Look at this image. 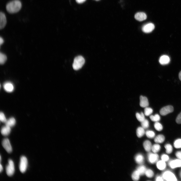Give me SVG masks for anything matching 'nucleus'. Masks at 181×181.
I'll use <instances>...</instances> for the list:
<instances>
[{
  "label": "nucleus",
  "mask_w": 181,
  "mask_h": 181,
  "mask_svg": "<svg viewBox=\"0 0 181 181\" xmlns=\"http://www.w3.org/2000/svg\"><path fill=\"white\" fill-rule=\"evenodd\" d=\"M169 165L172 168L181 167V160L175 159L171 160L169 162Z\"/></svg>",
  "instance_id": "10"
},
{
  "label": "nucleus",
  "mask_w": 181,
  "mask_h": 181,
  "mask_svg": "<svg viewBox=\"0 0 181 181\" xmlns=\"http://www.w3.org/2000/svg\"><path fill=\"white\" fill-rule=\"evenodd\" d=\"M2 145L4 148L9 153H11L12 151V148L10 141L8 139H4L2 142Z\"/></svg>",
  "instance_id": "6"
},
{
  "label": "nucleus",
  "mask_w": 181,
  "mask_h": 181,
  "mask_svg": "<svg viewBox=\"0 0 181 181\" xmlns=\"http://www.w3.org/2000/svg\"><path fill=\"white\" fill-rule=\"evenodd\" d=\"M163 178L162 177L160 176H158L156 177V180L158 181H163Z\"/></svg>",
  "instance_id": "40"
},
{
  "label": "nucleus",
  "mask_w": 181,
  "mask_h": 181,
  "mask_svg": "<svg viewBox=\"0 0 181 181\" xmlns=\"http://www.w3.org/2000/svg\"><path fill=\"white\" fill-rule=\"evenodd\" d=\"M28 164L27 158L24 156H22L20 158L19 168L22 173L25 172L26 170Z\"/></svg>",
  "instance_id": "3"
},
{
  "label": "nucleus",
  "mask_w": 181,
  "mask_h": 181,
  "mask_svg": "<svg viewBox=\"0 0 181 181\" xmlns=\"http://www.w3.org/2000/svg\"><path fill=\"white\" fill-rule=\"evenodd\" d=\"M141 122L142 127L144 129L147 128L149 127V123L147 119H145Z\"/></svg>",
  "instance_id": "34"
},
{
  "label": "nucleus",
  "mask_w": 181,
  "mask_h": 181,
  "mask_svg": "<svg viewBox=\"0 0 181 181\" xmlns=\"http://www.w3.org/2000/svg\"><path fill=\"white\" fill-rule=\"evenodd\" d=\"M4 87L5 90L8 92H12L14 89V87L13 84L9 82L4 83Z\"/></svg>",
  "instance_id": "15"
},
{
  "label": "nucleus",
  "mask_w": 181,
  "mask_h": 181,
  "mask_svg": "<svg viewBox=\"0 0 181 181\" xmlns=\"http://www.w3.org/2000/svg\"><path fill=\"white\" fill-rule=\"evenodd\" d=\"M148 158L149 162L153 164L158 161L159 156L155 153H150L148 154Z\"/></svg>",
  "instance_id": "9"
},
{
  "label": "nucleus",
  "mask_w": 181,
  "mask_h": 181,
  "mask_svg": "<svg viewBox=\"0 0 181 181\" xmlns=\"http://www.w3.org/2000/svg\"><path fill=\"white\" fill-rule=\"evenodd\" d=\"M96 0V1H99V0Z\"/></svg>",
  "instance_id": "47"
},
{
  "label": "nucleus",
  "mask_w": 181,
  "mask_h": 181,
  "mask_svg": "<svg viewBox=\"0 0 181 181\" xmlns=\"http://www.w3.org/2000/svg\"><path fill=\"white\" fill-rule=\"evenodd\" d=\"M4 42V40L1 37L0 38V45H1Z\"/></svg>",
  "instance_id": "42"
},
{
  "label": "nucleus",
  "mask_w": 181,
  "mask_h": 181,
  "mask_svg": "<svg viewBox=\"0 0 181 181\" xmlns=\"http://www.w3.org/2000/svg\"><path fill=\"white\" fill-rule=\"evenodd\" d=\"M146 134L147 136L150 138H154L155 135L154 132L152 130H148L146 132Z\"/></svg>",
  "instance_id": "33"
},
{
  "label": "nucleus",
  "mask_w": 181,
  "mask_h": 181,
  "mask_svg": "<svg viewBox=\"0 0 181 181\" xmlns=\"http://www.w3.org/2000/svg\"><path fill=\"white\" fill-rule=\"evenodd\" d=\"M7 60L6 56L4 54L1 53L0 54V63L1 64H4Z\"/></svg>",
  "instance_id": "30"
},
{
  "label": "nucleus",
  "mask_w": 181,
  "mask_h": 181,
  "mask_svg": "<svg viewBox=\"0 0 181 181\" xmlns=\"http://www.w3.org/2000/svg\"><path fill=\"white\" fill-rule=\"evenodd\" d=\"M6 171L7 174L9 176H12L15 172V168L14 162L13 161L9 159L8 161V164L6 166Z\"/></svg>",
  "instance_id": "4"
},
{
  "label": "nucleus",
  "mask_w": 181,
  "mask_h": 181,
  "mask_svg": "<svg viewBox=\"0 0 181 181\" xmlns=\"http://www.w3.org/2000/svg\"><path fill=\"white\" fill-rule=\"evenodd\" d=\"M140 175L137 170L134 171L131 175V177L132 180L134 181H137L139 180Z\"/></svg>",
  "instance_id": "25"
},
{
  "label": "nucleus",
  "mask_w": 181,
  "mask_h": 181,
  "mask_svg": "<svg viewBox=\"0 0 181 181\" xmlns=\"http://www.w3.org/2000/svg\"><path fill=\"white\" fill-rule=\"evenodd\" d=\"M135 159L137 163L141 164L143 163L144 158L142 155L141 154H138L135 156Z\"/></svg>",
  "instance_id": "20"
},
{
  "label": "nucleus",
  "mask_w": 181,
  "mask_h": 181,
  "mask_svg": "<svg viewBox=\"0 0 181 181\" xmlns=\"http://www.w3.org/2000/svg\"><path fill=\"white\" fill-rule=\"evenodd\" d=\"M146 170L145 166L142 165L138 167L137 170L138 171L140 175H143L145 174Z\"/></svg>",
  "instance_id": "23"
},
{
  "label": "nucleus",
  "mask_w": 181,
  "mask_h": 181,
  "mask_svg": "<svg viewBox=\"0 0 181 181\" xmlns=\"http://www.w3.org/2000/svg\"><path fill=\"white\" fill-rule=\"evenodd\" d=\"M145 174L148 177L151 178L152 177L154 174V173L152 170L149 169H147Z\"/></svg>",
  "instance_id": "35"
},
{
  "label": "nucleus",
  "mask_w": 181,
  "mask_h": 181,
  "mask_svg": "<svg viewBox=\"0 0 181 181\" xmlns=\"http://www.w3.org/2000/svg\"><path fill=\"white\" fill-rule=\"evenodd\" d=\"M22 7L21 2L18 0H14L8 3L6 6L7 11L11 13H13L18 12Z\"/></svg>",
  "instance_id": "1"
},
{
  "label": "nucleus",
  "mask_w": 181,
  "mask_h": 181,
  "mask_svg": "<svg viewBox=\"0 0 181 181\" xmlns=\"http://www.w3.org/2000/svg\"><path fill=\"white\" fill-rule=\"evenodd\" d=\"M176 121L178 124H181V112L177 117L176 119Z\"/></svg>",
  "instance_id": "38"
},
{
  "label": "nucleus",
  "mask_w": 181,
  "mask_h": 181,
  "mask_svg": "<svg viewBox=\"0 0 181 181\" xmlns=\"http://www.w3.org/2000/svg\"><path fill=\"white\" fill-rule=\"evenodd\" d=\"M174 146L177 149L181 148V139H178L175 140L174 143Z\"/></svg>",
  "instance_id": "31"
},
{
  "label": "nucleus",
  "mask_w": 181,
  "mask_h": 181,
  "mask_svg": "<svg viewBox=\"0 0 181 181\" xmlns=\"http://www.w3.org/2000/svg\"><path fill=\"white\" fill-rule=\"evenodd\" d=\"M136 132L138 137L141 138L142 137L145 133L144 129L142 127H139L137 129Z\"/></svg>",
  "instance_id": "22"
},
{
  "label": "nucleus",
  "mask_w": 181,
  "mask_h": 181,
  "mask_svg": "<svg viewBox=\"0 0 181 181\" xmlns=\"http://www.w3.org/2000/svg\"><path fill=\"white\" fill-rule=\"evenodd\" d=\"M179 79L181 81V71L179 72Z\"/></svg>",
  "instance_id": "44"
},
{
  "label": "nucleus",
  "mask_w": 181,
  "mask_h": 181,
  "mask_svg": "<svg viewBox=\"0 0 181 181\" xmlns=\"http://www.w3.org/2000/svg\"><path fill=\"white\" fill-rule=\"evenodd\" d=\"M165 139L164 136L163 135L159 134L155 137L154 141L156 143H161L164 142Z\"/></svg>",
  "instance_id": "21"
},
{
  "label": "nucleus",
  "mask_w": 181,
  "mask_h": 181,
  "mask_svg": "<svg viewBox=\"0 0 181 181\" xmlns=\"http://www.w3.org/2000/svg\"><path fill=\"white\" fill-rule=\"evenodd\" d=\"M170 59L167 56L163 55L161 56L159 60L160 63L161 65H165L168 64L169 62Z\"/></svg>",
  "instance_id": "14"
},
{
  "label": "nucleus",
  "mask_w": 181,
  "mask_h": 181,
  "mask_svg": "<svg viewBox=\"0 0 181 181\" xmlns=\"http://www.w3.org/2000/svg\"><path fill=\"white\" fill-rule=\"evenodd\" d=\"M162 177L164 179L167 181L177 180V178L175 175L169 171L164 172L162 174Z\"/></svg>",
  "instance_id": "5"
},
{
  "label": "nucleus",
  "mask_w": 181,
  "mask_h": 181,
  "mask_svg": "<svg viewBox=\"0 0 181 181\" xmlns=\"http://www.w3.org/2000/svg\"><path fill=\"white\" fill-rule=\"evenodd\" d=\"M165 162L162 160L158 161L156 164L157 168L161 170L164 169L166 167V164Z\"/></svg>",
  "instance_id": "19"
},
{
  "label": "nucleus",
  "mask_w": 181,
  "mask_h": 181,
  "mask_svg": "<svg viewBox=\"0 0 181 181\" xmlns=\"http://www.w3.org/2000/svg\"><path fill=\"white\" fill-rule=\"evenodd\" d=\"M136 117L137 120L141 122L145 119V114L142 112L140 113H137L136 114Z\"/></svg>",
  "instance_id": "24"
},
{
  "label": "nucleus",
  "mask_w": 181,
  "mask_h": 181,
  "mask_svg": "<svg viewBox=\"0 0 181 181\" xmlns=\"http://www.w3.org/2000/svg\"><path fill=\"white\" fill-rule=\"evenodd\" d=\"M175 154L177 158L181 160V151L177 152Z\"/></svg>",
  "instance_id": "39"
},
{
  "label": "nucleus",
  "mask_w": 181,
  "mask_h": 181,
  "mask_svg": "<svg viewBox=\"0 0 181 181\" xmlns=\"http://www.w3.org/2000/svg\"><path fill=\"white\" fill-rule=\"evenodd\" d=\"M0 172H1L3 170V168L2 165L1 164H0Z\"/></svg>",
  "instance_id": "43"
},
{
  "label": "nucleus",
  "mask_w": 181,
  "mask_h": 181,
  "mask_svg": "<svg viewBox=\"0 0 181 181\" xmlns=\"http://www.w3.org/2000/svg\"><path fill=\"white\" fill-rule=\"evenodd\" d=\"M162 160L165 161H167L169 159L168 156L165 154H163L162 155L161 157Z\"/></svg>",
  "instance_id": "37"
},
{
  "label": "nucleus",
  "mask_w": 181,
  "mask_h": 181,
  "mask_svg": "<svg viewBox=\"0 0 181 181\" xmlns=\"http://www.w3.org/2000/svg\"><path fill=\"white\" fill-rule=\"evenodd\" d=\"M140 106L143 108L148 107L149 106V103L147 98L142 96L140 97Z\"/></svg>",
  "instance_id": "11"
},
{
  "label": "nucleus",
  "mask_w": 181,
  "mask_h": 181,
  "mask_svg": "<svg viewBox=\"0 0 181 181\" xmlns=\"http://www.w3.org/2000/svg\"><path fill=\"white\" fill-rule=\"evenodd\" d=\"M154 127L156 130L159 131H161L163 129L162 125L158 122H156L155 123Z\"/></svg>",
  "instance_id": "32"
},
{
  "label": "nucleus",
  "mask_w": 181,
  "mask_h": 181,
  "mask_svg": "<svg viewBox=\"0 0 181 181\" xmlns=\"http://www.w3.org/2000/svg\"><path fill=\"white\" fill-rule=\"evenodd\" d=\"M147 15L144 13L139 12L136 13L135 15V18L139 21H142L147 18Z\"/></svg>",
  "instance_id": "13"
},
{
  "label": "nucleus",
  "mask_w": 181,
  "mask_h": 181,
  "mask_svg": "<svg viewBox=\"0 0 181 181\" xmlns=\"http://www.w3.org/2000/svg\"><path fill=\"white\" fill-rule=\"evenodd\" d=\"M180 176L181 177V172H180Z\"/></svg>",
  "instance_id": "46"
},
{
  "label": "nucleus",
  "mask_w": 181,
  "mask_h": 181,
  "mask_svg": "<svg viewBox=\"0 0 181 181\" xmlns=\"http://www.w3.org/2000/svg\"><path fill=\"white\" fill-rule=\"evenodd\" d=\"M173 111V108L172 106L168 105L162 108L160 111V113L161 115L164 116L172 112Z\"/></svg>",
  "instance_id": "7"
},
{
  "label": "nucleus",
  "mask_w": 181,
  "mask_h": 181,
  "mask_svg": "<svg viewBox=\"0 0 181 181\" xmlns=\"http://www.w3.org/2000/svg\"><path fill=\"white\" fill-rule=\"evenodd\" d=\"M11 131V127L5 125L2 127L1 129L2 134L5 136L8 135Z\"/></svg>",
  "instance_id": "16"
},
{
  "label": "nucleus",
  "mask_w": 181,
  "mask_h": 181,
  "mask_svg": "<svg viewBox=\"0 0 181 181\" xmlns=\"http://www.w3.org/2000/svg\"><path fill=\"white\" fill-rule=\"evenodd\" d=\"M86 0H76V1L78 3H82L84 2Z\"/></svg>",
  "instance_id": "41"
},
{
  "label": "nucleus",
  "mask_w": 181,
  "mask_h": 181,
  "mask_svg": "<svg viewBox=\"0 0 181 181\" xmlns=\"http://www.w3.org/2000/svg\"><path fill=\"white\" fill-rule=\"evenodd\" d=\"M153 110L151 108L148 107L145 108L144 110V113L145 115L149 116L153 112Z\"/></svg>",
  "instance_id": "29"
},
{
  "label": "nucleus",
  "mask_w": 181,
  "mask_h": 181,
  "mask_svg": "<svg viewBox=\"0 0 181 181\" xmlns=\"http://www.w3.org/2000/svg\"><path fill=\"white\" fill-rule=\"evenodd\" d=\"M85 63L84 58L81 56H78L74 59L72 66L75 70H78L81 68Z\"/></svg>",
  "instance_id": "2"
},
{
  "label": "nucleus",
  "mask_w": 181,
  "mask_h": 181,
  "mask_svg": "<svg viewBox=\"0 0 181 181\" xmlns=\"http://www.w3.org/2000/svg\"><path fill=\"white\" fill-rule=\"evenodd\" d=\"M150 118L152 121L155 122L159 121L160 119V116L158 114H155L154 115H150Z\"/></svg>",
  "instance_id": "27"
},
{
  "label": "nucleus",
  "mask_w": 181,
  "mask_h": 181,
  "mask_svg": "<svg viewBox=\"0 0 181 181\" xmlns=\"http://www.w3.org/2000/svg\"><path fill=\"white\" fill-rule=\"evenodd\" d=\"M160 149L161 147L159 145L155 144L152 146L151 150L153 153H156L158 152Z\"/></svg>",
  "instance_id": "26"
},
{
  "label": "nucleus",
  "mask_w": 181,
  "mask_h": 181,
  "mask_svg": "<svg viewBox=\"0 0 181 181\" xmlns=\"http://www.w3.org/2000/svg\"><path fill=\"white\" fill-rule=\"evenodd\" d=\"M166 150V152L167 153H171L172 152L173 148L172 146L169 144H166L164 146Z\"/></svg>",
  "instance_id": "28"
},
{
  "label": "nucleus",
  "mask_w": 181,
  "mask_h": 181,
  "mask_svg": "<svg viewBox=\"0 0 181 181\" xmlns=\"http://www.w3.org/2000/svg\"><path fill=\"white\" fill-rule=\"evenodd\" d=\"M16 120L15 118L12 117L7 120V121L5 123V124L6 125L11 127L14 126L16 124Z\"/></svg>",
  "instance_id": "17"
},
{
  "label": "nucleus",
  "mask_w": 181,
  "mask_h": 181,
  "mask_svg": "<svg viewBox=\"0 0 181 181\" xmlns=\"http://www.w3.org/2000/svg\"><path fill=\"white\" fill-rule=\"evenodd\" d=\"M0 119L2 122L5 123L7 120L4 114L2 112L0 113Z\"/></svg>",
  "instance_id": "36"
},
{
  "label": "nucleus",
  "mask_w": 181,
  "mask_h": 181,
  "mask_svg": "<svg viewBox=\"0 0 181 181\" xmlns=\"http://www.w3.org/2000/svg\"><path fill=\"white\" fill-rule=\"evenodd\" d=\"M7 23L6 19L5 14L1 12L0 14V28H3L6 25Z\"/></svg>",
  "instance_id": "12"
},
{
  "label": "nucleus",
  "mask_w": 181,
  "mask_h": 181,
  "mask_svg": "<svg viewBox=\"0 0 181 181\" xmlns=\"http://www.w3.org/2000/svg\"><path fill=\"white\" fill-rule=\"evenodd\" d=\"M154 24L152 23H147L144 25L142 27V30L146 33H149L151 32L154 29Z\"/></svg>",
  "instance_id": "8"
},
{
  "label": "nucleus",
  "mask_w": 181,
  "mask_h": 181,
  "mask_svg": "<svg viewBox=\"0 0 181 181\" xmlns=\"http://www.w3.org/2000/svg\"><path fill=\"white\" fill-rule=\"evenodd\" d=\"M143 146L147 152H149L151 150L152 144L149 140L145 141L143 143Z\"/></svg>",
  "instance_id": "18"
},
{
  "label": "nucleus",
  "mask_w": 181,
  "mask_h": 181,
  "mask_svg": "<svg viewBox=\"0 0 181 181\" xmlns=\"http://www.w3.org/2000/svg\"><path fill=\"white\" fill-rule=\"evenodd\" d=\"M1 156H0V161H1Z\"/></svg>",
  "instance_id": "45"
}]
</instances>
